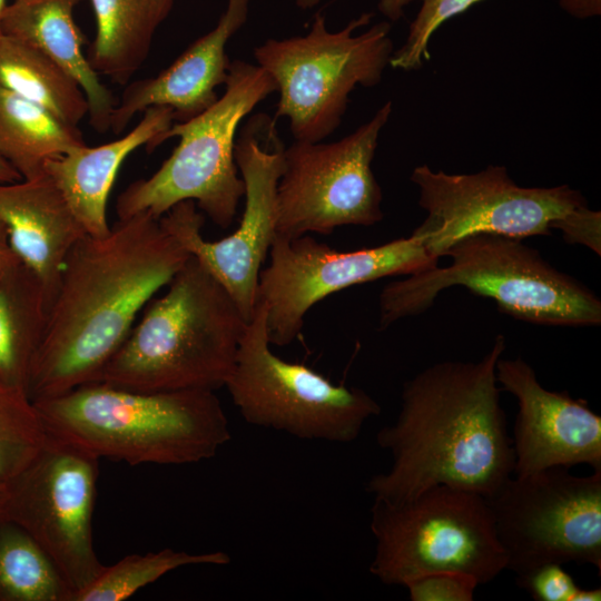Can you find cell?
Wrapping results in <instances>:
<instances>
[{
  "instance_id": "11",
  "label": "cell",
  "mask_w": 601,
  "mask_h": 601,
  "mask_svg": "<svg viewBox=\"0 0 601 601\" xmlns=\"http://www.w3.org/2000/svg\"><path fill=\"white\" fill-rule=\"evenodd\" d=\"M410 179L418 188V206L426 213L411 235L436 259L473 235L520 239L551 235L561 220L588 205L569 185L519 186L506 167L499 165L473 174H447L420 165Z\"/></svg>"
},
{
  "instance_id": "39",
  "label": "cell",
  "mask_w": 601,
  "mask_h": 601,
  "mask_svg": "<svg viewBox=\"0 0 601 601\" xmlns=\"http://www.w3.org/2000/svg\"><path fill=\"white\" fill-rule=\"evenodd\" d=\"M2 496H3V489L0 487V510H1Z\"/></svg>"
},
{
  "instance_id": "6",
  "label": "cell",
  "mask_w": 601,
  "mask_h": 601,
  "mask_svg": "<svg viewBox=\"0 0 601 601\" xmlns=\"http://www.w3.org/2000/svg\"><path fill=\"white\" fill-rule=\"evenodd\" d=\"M273 91L276 85L259 66L230 62L223 96L154 139L148 151L173 137H179V144L157 171L131 183L118 196V219L140 213L160 218L176 204L193 200L214 224L229 227L245 193L235 161L236 132L242 120Z\"/></svg>"
},
{
  "instance_id": "3",
  "label": "cell",
  "mask_w": 601,
  "mask_h": 601,
  "mask_svg": "<svg viewBox=\"0 0 601 601\" xmlns=\"http://www.w3.org/2000/svg\"><path fill=\"white\" fill-rule=\"evenodd\" d=\"M32 402L48 435L99 460L198 463L231 437L221 402L210 390L140 392L89 383Z\"/></svg>"
},
{
  "instance_id": "29",
  "label": "cell",
  "mask_w": 601,
  "mask_h": 601,
  "mask_svg": "<svg viewBox=\"0 0 601 601\" xmlns=\"http://www.w3.org/2000/svg\"><path fill=\"white\" fill-rule=\"evenodd\" d=\"M477 585L469 574L437 571L412 579L403 587L412 601H472Z\"/></svg>"
},
{
  "instance_id": "25",
  "label": "cell",
  "mask_w": 601,
  "mask_h": 601,
  "mask_svg": "<svg viewBox=\"0 0 601 601\" xmlns=\"http://www.w3.org/2000/svg\"><path fill=\"white\" fill-rule=\"evenodd\" d=\"M0 601H72V591L39 544L0 516Z\"/></svg>"
},
{
  "instance_id": "38",
  "label": "cell",
  "mask_w": 601,
  "mask_h": 601,
  "mask_svg": "<svg viewBox=\"0 0 601 601\" xmlns=\"http://www.w3.org/2000/svg\"><path fill=\"white\" fill-rule=\"evenodd\" d=\"M7 7H8L7 0H0V37L3 35L2 33V19H3Z\"/></svg>"
},
{
  "instance_id": "27",
  "label": "cell",
  "mask_w": 601,
  "mask_h": 601,
  "mask_svg": "<svg viewBox=\"0 0 601 601\" xmlns=\"http://www.w3.org/2000/svg\"><path fill=\"white\" fill-rule=\"evenodd\" d=\"M47 439L28 393L0 378V487L4 489L36 459Z\"/></svg>"
},
{
  "instance_id": "34",
  "label": "cell",
  "mask_w": 601,
  "mask_h": 601,
  "mask_svg": "<svg viewBox=\"0 0 601 601\" xmlns=\"http://www.w3.org/2000/svg\"><path fill=\"white\" fill-rule=\"evenodd\" d=\"M413 0H378L377 8L380 12L390 21L398 20L407 4Z\"/></svg>"
},
{
  "instance_id": "33",
  "label": "cell",
  "mask_w": 601,
  "mask_h": 601,
  "mask_svg": "<svg viewBox=\"0 0 601 601\" xmlns=\"http://www.w3.org/2000/svg\"><path fill=\"white\" fill-rule=\"evenodd\" d=\"M20 263L9 245L7 231L0 221V277Z\"/></svg>"
},
{
  "instance_id": "8",
  "label": "cell",
  "mask_w": 601,
  "mask_h": 601,
  "mask_svg": "<svg viewBox=\"0 0 601 601\" xmlns=\"http://www.w3.org/2000/svg\"><path fill=\"white\" fill-rule=\"evenodd\" d=\"M370 528L375 553L370 572L381 582L404 585L417 577L454 571L489 583L506 570L484 496L446 485L390 503L374 499Z\"/></svg>"
},
{
  "instance_id": "17",
  "label": "cell",
  "mask_w": 601,
  "mask_h": 601,
  "mask_svg": "<svg viewBox=\"0 0 601 601\" xmlns=\"http://www.w3.org/2000/svg\"><path fill=\"white\" fill-rule=\"evenodd\" d=\"M249 1L228 0L216 27L168 68L152 78L128 85L112 110L110 130L120 134L135 115L150 107H169L177 122L209 108L218 99L216 88L227 80L230 62L226 46L246 22Z\"/></svg>"
},
{
  "instance_id": "19",
  "label": "cell",
  "mask_w": 601,
  "mask_h": 601,
  "mask_svg": "<svg viewBox=\"0 0 601 601\" xmlns=\"http://www.w3.org/2000/svg\"><path fill=\"white\" fill-rule=\"evenodd\" d=\"M174 121L169 107H150L139 124L124 137L96 147L83 146L46 161L43 171L61 191L88 236H106L107 203L125 159L137 148L146 149Z\"/></svg>"
},
{
  "instance_id": "15",
  "label": "cell",
  "mask_w": 601,
  "mask_h": 601,
  "mask_svg": "<svg viewBox=\"0 0 601 601\" xmlns=\"http://www.w3.org/2000/svg\"><path fill=\"white\" fill-rule=\"evenodd\" d=\"M260 270L257 299L267 312L270 345L287 346L302 333L311 308L325 297L380 278L439 265L412 235L371 248L339 252L311 236L276 234Z\"/></svg>"
},
{
  "instance_id": "32",
  "label": "cell",
  "mask_w": 601,
  "mask_h": 601,
  "mask_svg": "<svg viewBox=\"0 0 601 601\" xmlns=\"http://www.w3.org/2000/svg\"><path fill=\"white\" fill-rule=\"evenodd\" d=\"M559 6L570 16L588 19L601 14V0H558Z\"/></svg>"
},
{
  "instance_id": "16",
  "label": "cell",
  "mask_w": 601,
  "mask_h": 601,
  "mask_svg": "<svg viewBox=\"0 0 601 601\" xmlns=\"http://www.w3.org/2000/svg\"><path fill=\"white\" fill-rule=\"evenodd\" d=\"M501 390L518 403L512 449L514 476L587 464L601 471V416L566 391L546 390L522 357L496 362Z\"/></svg>"
},
{
  "instance_id": "10",
  "label": "cell",
  "mask_w": 601,
  "mask_h": 601,
  "mask_svg": "<svg viewBox=\"0 0 601 601\" xmlns=\"http://www.w3.org/2000/svg\"><path fill=\"white\" fill-rule=\"evenodd\" d=\"M284 149L275 118L258 114L243 127L235 161L245 186V207L237 229L227 237L213 242L203 237L204 217L193 200L176 204L159 218L162 228L226 289L246 322L254 314L262 266L277 234Z\"/></svg>"
},
{
  "instance_id": "13",
  "label": "cell",
  "mask_w": 601,
  "mask_h": 601,
  "mask_svg": "<svg viewBox=\"0 0 601 601\" xmlns=\"http://www.w3.org/2000/svg\"><path fill=\"white\" fill-rule=\"evenodd\" d=\"M392 108L387 101L341 140H295L284 149L277 234L289 238L308 233L329 235L341 226H372L383 219V194L372 161Z\"/></svg>"
},
{
  "instance_id": "20",
  "label": "cell",
  "mask_w": 601,
  "mask_h": 601,
  "mask_svg": "<svg viewBox=\"0 0 601 601\" xmlns=\"http://www.w3.org/2000/svg\"><path fill=\"white\" fill-rule=\"evenodd\" d=\"M80 1L16 0L4 11L2 33L36 48L69 75L86 96L90 125L106 132L117 101L83 53L85 38L73 20Z\"/></svg>"
},
{
  "instance_id": "14",
  "label": "cell",
  "mask_w": 601,
  "mask_h": 601,
  "mask_svg": "<svg viewBox=\"0 0 601 601\" xmlns=\"http://www.w3.org/2000/svg\"><path fill=\"white\" fill-rule=\"evenodd\" d=\"M99 459L48 435L36 459L3 489L0 516L21 526L51 559L76 594L104 565L92 516Z\"/></svg>"
},
{
  "instance_id": "23",
  "label": "cell",
  "mask_w": 601,
  "mask_h": 601,
  "mask_svg": "<svg viewBox=\"0 0 601 601\" xmlns=\"http://www.w3.org/2000/svg\"><path fill=\"white\" fill-rule=\"evenodd\" d=\"M48 308L40 282L21 263L0 277V378L26 392Z\"/></svg>"
},
{
  "instance_id": "1",
  "label": "cell",
  "mask_w": 601,
  "mask_h": 601,
  "mask_svg": "<svg viewBox=\"0 0 601 601\" xmlns=\"http://www.w3.org/2000/svg\"><path fill=\"white\" fill-rule=\"evenodd\" d=\"M189 256L147 213L118 219L106 236L82 237L66 259L49 306L29 397H53L93 383L140 312Z\"/></svg>"
},
{
  "instance_id": "35",
  "label": "cell",
  "mask_w": 601,
  "mask_h": 601,
  "mask_svg": "<svg viewBox=\"0 0 601 601\" xmlns=\"http://www.w3.org/2000/svg\"><path fill=\"white\" fill-rule=\"evenodd\" d=\"M21 179L20 174L0 156V183H13Z\"/></svg>"
},
{
  "instance_id": "18",
  "label": "cell",
  "mask_w": 601,
  "mask_h": 601,
  "mask_svg": "<svg viewBox=\"0 0 601 601\" xmlns=\"http://www.w3.org/2000/svg\"><path fill=\"white\" fill-rule=\"evenodd\" d=\"M0 221L11 249L38 278L50 306L66 259L86 231L45 171L0 183Z\"/></svg>"
},
{
  "instance_id": "26",
  "label": "cell",
  "mask_w": 601,
  "mask_h": 601,
  "mask_svg": "<svg viewBox=\"0 0 601 601\" xmlns=\"http://www.w3.org/2000/svg\"><path fill=\"white\" fill-rule=\"evenodd\" d=\"M230 558L223 551L188 553L169 548L146 554H130L105 566L99 577L73 601H122L165 574L189 565H225Z\"/></svg>"
},
{
  "instance_id": "4",
  "label": "cell",
  "mask_w": 601,
  "mask_h": 601,
  "mask_svg": "<svg viewBox=\"0 0 601 601\" xmlns=\"http://www.w3.org/2000/svg\"><path fill=\"white\" fill-rule=\"evenodd\" d=\"M142 309L93 383L140 392L216 391L233 371L247 324L193 256Z\"/></svg>"
},
{
  "instance_id": "24",
  "label": "cell",
  "mask_w": 601,
  "mask_h": 601,
  "mask_svg": "<svg viewBox=\"0 0 601 601\" xmlns=\"http://www.w3.org/2000/svg\"><path fill=\"white\" fill-rule=\"evenodd\" d=\"M0 87L73 126L89 112L83 91L69 75L36 48L7 35L0 37Z\"/></svg>"
},
{
  "instance_id": "12",
  "label": "cell",
  "mask_w": 601,
  "mask_h": 601,
  "mask_svg": "<svg viewBox=\"0 0 601 601\" xmlns=\"http://www.w3.org/2000/svg\"><path fill=\"white\" fill-rule=\"evenodd\" d=\"M568 467L512 475L489 499L506 570L590 564L601 571V471L579 476Z\"/></svg>"
},
{
  "instance_id": "30",
  "label": "cell",
  "mask_w": 601,
  "mask_h": 601,
  "mask_svg": "<svg viewBox=\"0 0 601 601\" xmlns=\"http://www.w3.org/2000/svg\"><path fill=\"white\" fill-rule=\"evenodd\" d=\"M561 563L549 562L515 575L516 584L536 601H573L579 590Z\"/></svg>"
},
{
  "instance_id": "22",
  "label": "cell",
  "mask_w": 601,
  "mask_h": 601,
  "mask_svg": "<svg viewBox=\"0 0 601 601\" xmlns=\"http://www.w3.org/2000/svg\"><path fill=\"white\" fill-rule=\"evenodd\" d=\"M86 145L78 126L0 87V156L22 179L41 175L48 159Z\"/></svg>"
},
{
  "instance_id": "37",
  "label": "cell",
  "mask_w": 601,
  "mask_h": 601,
  "mask_svg": "<svg viewBox=\"0 0 601 601\" xmlns=\"http://www.w3.org/2000/svg\"><path fill=\"white\" fill-rule=\"evenodd\" d=\"M322 0H295L296 6L300 9H309L318 4Z\"/></svg>"
},
{
  "instance_id": "31",
  "label": "cell",
  "mask_w": 601,
  "mask_h": 601,
  "mask_svg": "<svg viewBox=\"0 0 601 601\" xmlns=\"http://www.w3.org/2000/svg\"><path fill=\"white\" fill-rule=\"evenodd\" d=\"M555 229L563 234L565 242L582 244L601 255V214L587 206L580 207L561 220Z\"/></svg>"
},
{
  "instance_id": "9",
  "label": "cell",
  "mask_w": 601,
  "mask_h": 601,
  "mask_svg": "<svg viewBox=\"0 0 601 601\" xmlns=\"http://www.w3.org/2000/svg\"><path fill=\"white\" fill-rule=\"evenodd\" d=\"M224 387L245 422L302 440L353 442L382 412L362 388L335 384L277 356L270 349L266 306L258 299Z\"/></svg>"
},
{
  "instance_id": "36",
  "label": "cell",
  "mask_w": 601,
  "mask_h": 601,
  "mask_svg": "<svg viewBox=\"0 0 601 601\" xmlns=\"http://www.w3.org/2000/svg\"><path fill=\"white\" fill-rule=\"evenodd\" d=\"M601 600V589H584L579 588L573 601H600Z\"/></svg>"
},
{
  "instance_id": "2",
  "label": "cell",
  "mask_w": 601,
  "mask_h": 601,
  "mask_svg": "<svg viewBox=\"0 0 601 601\" xmlns=\"http://www.w3.org/2000/svg\"><path fill=\"white\" fill-rule=\"evenodd\" d=\"M505 348L499 334L479 361L434 363L403 384L396 420L376 434L392 464L367 481V493L401 503L446 485L489 499L513 475L495 375Z\"/></svg>"
},
{
  "instance_id": "28",
  "label": "cell",
  "mask_w": 601,
  "mask_h": 601,
  "mask_svg": "<svg viewBox=\"0 0 601 601\" xmlns=\"http://www.w3.org/2000/svg\"><path fill=\"white\" fill-rule=\"evenodd\" d=\"M479 1L481 0H423L404 45L393 52L390 66L407 71L421 68L423 60L430 57L427 46L432 35L443 22Z\"/></svg>"
},
{
  "instance_id": "21",
  "label": "cell",
  "mask_w": 601,
  "mask_h": 601,
  "mask_svg": "<svg viewBox=\"0 0 601 601\" xmlns=\"http://www.w3.org/2000/svg\"><path fill=\"white\" fill-rule=\"evenodd\" d=\"M96 36L88 60L93 70L126 85L148 57L152 38L174 0H90Z\"/></svg>"
},
{
  "instance_id": "7",
  "label": "cell",
  "mask_w": 601,
  "mask_h": 601,
  "mask_svg": "<svg viewBox=\"0 0 601 601\" xmlns=\"http://www.w3.org/2000/svg\"><path fill=\"white\" fill-rule=\"evenodd\" d=\"M362 13L339 31H329L317 12L305 36L269 39L254 50L259 66L279 92L276 117L287 118L295 140L322 141L339 125L356 86L374 87L394 52L391 24L367 26Z\"/></svg>"
},
{
  "instance_id": "5",
  "label": "cell",
  "mask_w": 601,
  "mask_h": 601,
  "mask_svg": "<svg viewBox=\"0 0 601 601\" xmlns=\"http://www.w3.org/2000/svg\"><path fill=\"white\" fill-rule=\"evenodd\" d=\"M444 256L451 262L383 287L378 326L427 311L445 289L462 286L494 300L500 312L532 324L591 327L601 324V300L587 285L558 270L523 239L493 234L469 236Z\"/></svg>"
}]
</instances>
